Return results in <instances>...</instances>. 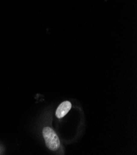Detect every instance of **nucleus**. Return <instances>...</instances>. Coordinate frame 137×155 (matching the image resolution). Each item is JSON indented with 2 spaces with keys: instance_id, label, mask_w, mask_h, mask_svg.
I'll use <instances>...</instances> for the list:
<instances>
[{
  "instance_id": "f257e3e1",
  "label": "nucleus",
  "mask_w": 137,
  "mask_h": 155,
  "mask_svg": "<svg viewBox=\"0 0 137 155\" xmlns=\"http://www.w3.org/2000/svg\"><path fill=\"white\" fill-rule=\"evenodd\" d=\"M42 135L45 144L49 149L55 151L59 148L60 145L59 138L53 129L49 127L44 128Z\"/></svg>"
},
{
  "instance_id": "f03ea898",
  "label": "nucleus",
  "mask_w": 137,
  "mask_h": 155,
  "mask_svg": "<svg viewBox=\"0 0 137 155\" xmlns=\"http://www.w3.org/2000/svg\"><path fill=\"white\" fill-rule=\"evenodd\" d=\"M71 107V104L68 101H66L61 103L56 111V116L58 118H62L70 111Z\"/></svg>"
}]
</instances>
